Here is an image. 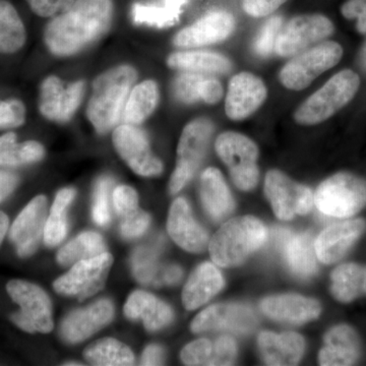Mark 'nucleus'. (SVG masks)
<instances>
[{
    "instance_id": "27",
    "label": "nucleus",
    "mask_w": 366,
    "mask_h": 366,
    "mask_svg": "<svg viewBox=\"0 0 366 366\" xmlns=\"http://www.w3.org/2000/svg\"><path fill=\"white\" fill-rule=\"evenodd\" d=\"M199 197L204 211L214 221H221L230 215L235 204L222 173L209 167L199 178Z\"/></svg>"
},
{
    "instance_id": "32",
    "label": "nucleus",
    "mask_w": 366,
    "mask_h": 366,
    "mask_svg": "<svg viewBox=\"0 0 366 366\" xmlns=\"http://www.w3.org/2000/svg\"><path fill=\"white\" fill-rule=\"evenodd\" d=\"M158 101L159 89L156 81L150 79L134 86L129 94L122 112L124 124H142L154 112Z\"/></svg>"
},
{
    "instance_id": "7",
    "label": "nucleus",
    "mask_w": 366,
    "mask_h": 366,
    "mask_svg": "<svg viewBox=\"0 0 366 366\" xmlns=\"http://www.w3.org/2000/svg\"><path fill=\"white\" fill-rule=\"evenodd\" d=\"M215 149L238 189L247 192L257 187L259 149L254 141L238 132H226L217 137Z\"/></svg>"
},
{
    "instance_id": "50",
    "label": "nucleus",
    "mask_w": 366,
    "mask_h": 366,
    "mask_svg": "<svg viewBox=\"0 0 366 366\" xmlns=\"http://www.w3.org/2000/svg\"><path fill=\"white\" fill-rule=\"evenodd\" d=\"M357 30L360 33H366V0H362L360 14L357 18Z\"/></svg>"
},
{
    "instance_id": "34",
    "label": "nucleus",
    "mask_w": 366,
    "mask_h": 366,
    "mask_svg": "<svg viewBox=\"0 0 366 366\" xmlns=\"http://www.w3.org/2000/svg\"><path fill=\"white\" fill-rule=\"evenodd\" d=\"M85 360L92 365H134L136 358L131 348L112 338L101 339L84 351Z\"/></svg>"
},
{
    "instance_id": "29",
    "label": "nucleus",
    "mask_w": 366,
    "mask_h": 366,
    "mask_svg": "<svg viewBox=\"0 0 366 366\" xmlns=\"http://www.w3.org/2000/svg\"><path fill=\"white\" fill-rule=\"evenodd\" d=\"M113 206L120 219V231L127 239H134L146 232L151 218L139 208L136 190L127 185H119L112 194Z\"/></svg>"
},
{
    "instance_id": "11",
    "label": "nucleus",
    "mask_w": 366,
    "mask_h": 366,
    "mask_svg": "<svg viewBox=\"0 0 366 366\" xmlns=\"http://www.w3.org/2000/svg\"><path fill=\"white\" fill-rule=\"evenodd\" d=\"M264 194L274 215L287 221L297 215H307L315 204L312 189L293 182L279 170H271L264 179Z\"/></svg>"
},
{
    "instance_id": "35",
    "label": "nucleus",
    "mask_w": 366,
    "mask_h": 366,
    "mask_svg": "<svg viewBox=\"0 0 366 366\" xmlns=\"http://www.w3.org/2000/svg\"><path fill=\"white\" fill-rule=\"evenodd\" d=\"M76 197L74 189L59 190L55 197L49 217L46 221L44 242L47 247H54L66 238L67 233L66 212Z\"/></svg>"
},
{
    "instance_id": "31",
    "label": "nucleus",
    "mask_w": 366,
    "mask_h": 366,
    "mask_svg": "<svg viewBox=\"0 0 366 366\" xmlns=\"http://www.w3.org/2000/svg\"><path fill=\"white\" fill-rule=\"evenodd\" d=\"M167 64L182 71L208 74H227L232 69L230 60L216 52H175L168 57Z\"/></svg>"
},
{
    "instance_id": "6",
    "label": "nucleus",
    "mask_w": 366,
    "mask_h": 366,
    "mask_svg": "<svg viewBox=\"0 0 366 366\" xmlns=\"http://www.w3.org/2000/svg\"><path fill=\"white\" fill-rule=\"evenodd\" d=\"M342 55L343 49L338 43L332 41L320 43L289 60L281 69L279 79L289 90H305L322 72L336 66Z\"/></svg>"
},
{
    "instance_id": "4",
    "label": "nucleus",
    "mask_w": 366,
    "mask_h": 366,
    "mask_svg": "<svg viewBox=\"0 0 366 366\" xmlns=\"http://www.w3.org/2000/svg\"><path fill=\"white\" fill-rule=\"evenodd\" d=\"M360 83V76L350 69L338 72L298 107L295 122L314 125L329 119L352 100Z\"/></svg>"
},
{
    "instance_id": "28",
    "label": "nucleus",
    "mask_w": 366,
    "mask_h": 366,
    "mask_svg": "<svg viewBox=\"0 0 366 366\" xmlns=\"http://www.w3.org/2000/svg\"><path fill=\"white\" fill-rule=\"evenodd\" d=\"M124 315L132 320H142L148 331L163 329L173 320L169 305L146 291H134L124 305Z\"/></svg>"
},
{
    "instance_id": "15",
    "label": "nucleus",
    "mask_w": 366,
    "mask_h": 366,
    "mask_svg": "<svg viewBox=\"0 0 366 366\" xmlns=\"http://www.w3.org/2000/svg\"><path fill=\"white\" fill-rule=\"evenodd\" d=\"M47 221V199L44 196L34 197L9 230V239L21 257L32 255L39 247Z\"/></svg>"
},
{
    "instance_id": "22",
    "label": "nucleus",
    "mask_w": 366,
    "mask_h": 366,
    "mask_svg": "<svg viewBox=\"0 0 366 366\" xmlns=\"http://www.w3.org/2000/svg\"><path fill=\"white\" fill-rule=\"evenodd\" d=\"M365 228L366 223L361 219L329 226L315 240L317 259L324 264L338 262L363 234Z\"/></svg>"
},
{
    "instance_id": "45",
    "label": "nucleus",
    "mask_w": 366,
    "mask_h": 366,
    "mask_svg": "<svg viewBox=\"0 0 366 366\" xmlns=\"http://www.w3.org/2000/svg\"><path fill=\"white\" fill-rule=\"evenodd\" d=\"M31 9L43 18H52L64 13L74 4V0H26Z\"/></svg>"
},
{
    "instance_id": "38",
    "label": "nucleus",
    "mask_w": 366,
    "mask_h": 366,
    "mask_svg": "<svg viewBox=\"0 0 366 366\" xmlns=\"http://www.w3.org/2000/svg\"><path fill=\"white\" fill-rule=\"evenodd\" d=\"M25 41V26L18 11L6 0H0V53L16 52Z\"/></svg>"
},
{
    "instance_id": "3",
    "label": "nucleus",
    "mask_w": 366,
    "mask_h": 366,
    "mask_svg": "<svg viewBox=\"0 0 366 366\" xmlns=\"http://www.w3.org/2000/svg\"><path fill=\"white\" fill-rule=\"evenodd\" d=\"M268 239L266 226L252 216L231 219L217 231L209 243L212 261L228 268L244 262Z\"/></svg>"
},
{
    "instance_id": "52",
    "label": "nucleus",
    "mask_w": 366,
    "mask_h": 366,
    "mask_svg": "<svg viewBox=\"0 0 366 366\" xmlns=\"http://www.w3.org/2000/svg\"><path fill=\"white\" fill-rule=\"evenodd\" d=\"M361 60H362L363 66L366 69V43L365 47H363L362 52H361Z\"/></svg>"
},
{
    "instance_id": "13",
    "label": "nucleus",
    "mask_w": 366,
    "mask_h": 366,
    "mask_svg": "<svg viewBox=\"0 0 366 366\" xmlns=\"http://www.w3.org/2000/svg\"><path fill=\"white\" fill-rule=\"evenodd\" d=\"M113 144L120 157L141 177H157L163 164L151 151L148 137L136 125L122 124L114 129Z\"/></svg>"
},
{
    "instance_id": "47",
    "label": "nucleus",
    "mask_w": 366,
    "mask_h": 366,
    "mask_svg": "<svg viewBox=\"0 0 366 366\" xmlns=\"http://www.w3.org/2000/svg\"><path fill=\"white\" fill-rule=\"evenodd\" d=\"M223 97V88L220 81L213 76H207L202 86V101L207 104H216Z\"/></svg>"
},
{
    "instance_id": "30",
    "label": "nucleus",
    "mask_w": 366,
    "mask_h": 366,
    "mask_svg": "<svg viewBox=\"0 0 366 366\" xmlns=\"http://www.w3.org/2000/svg\"><path fill=\"white\" fill-rule=\"evenodd\" d=\"M224 287V278L215 264H199L182 291V303L187 310H194L208 302Z\"/></svg>"
},
{
    "instance_id": "48",
    "label": "nucleus",
    "mask_w": 366,
    "mask_h": 366,
    "mask_svg": "<svg viewBox=\"0 0 366 366\" xmlns=\"http://www.w3.org/2000/svg\"><path fill=\"white\" fill-rule=\"evenodd\" d=\"M165 360V352L162 347L150 345L144 349L142 355V365H162Z\"/></svg>"
},
{
    "instance_id": "53",
    "label": "nucleus",
    "mask_w": 366,
    "mask_h": 366,
    "mask_svg": "<svg viewBox=\"0 0 366 366\" xmlns=\"http://www.w3.org/2000/svg\"><path fill=\"white\" fill-rule=\"evenodd\" d=\"M66 365H79V363H66Z\"/></svg>"
},
{
    "instance_id": "36",
    "label": "nucleus",
    "mask_w": 366,
    "mask_h": 366,
    "mask_svg": "<svg viewBox=\"0 0 366 366\" xmlns=\"http://www.w3.org/2000/svg\"><path fill=\"white\" fill-rule=\"evenodd\" d=\"M104 252H107L102 236L96 232H84L59 249L57 262L62 266H71Z\"/></svg>"
},
{
    "instance_id": "14",
    "label": "nucleus",
    "mask_w": 366,
    "mask_h": 366,
    "mask_svg": "<svg viewBox=\"0 0 366 366\" xmlns=\"http://www.w3.org/2000/svg\"><path fill=\"white\" fill-rule=\"evenodd\" d=\"M257 325L254 310L238 303L212 305L197 315L190 327L194 333L226 331L234 334H249Z\"/></svg>"
},
{
    "instance_id": "44",
    "label": "nucleus",
    "mask_w": 366,
    "mask_h": 366,
    "mask_svg": "<svg viewBox=\"0 0 366 366\" xmlns=\"http://www.w3.org/2000/svg\"><path fill=\"white\" fill-rule=\"evenodd\" d=\"M25 117V106L21 101H0V129L20 127Z\"/></svg>"
},
{
    "instance_id": "19",
    "label": "nucleus",
    "mask_w": 366,
    "mask_h": 366,
    "mask_svg": "<svg viewBox=\"0 0 366 366\" xmlns=\"http://www.w3.org/2000/svg\"><path fill=\"white\" fill-rule=\"evenodd\" d=\"M114 315V305L109 300H101L90 307L71 312L62 322L60 335L69 344H78L107 326Z\"/></svg>"
},
{
    "instance_id": "40",
    "label": "nucleus",
    "mask_w": 366,
    "mask_h": 366,
    "mask_svg": "<svg viewBox=\"0 0 366 366\" xmlns=\"http://www.w3.org/2000/svg\"><path fill=\"white\" fill-rule=\"evenodd\" d=\"M187 0H165L163 6H144L136 4L132 6V19L136 24L164 28L172 26L179 19L183 4Z\"/></svg>"
},
{
    "instance_id": "21",
    "label": "nucleus",
    "mask_w": 366,
    "mask_h": 366,
    "mask_svg": "<svg viewBox=\"0 0 366 366\" xmlns=\"http://www.w3.org/2000/svg\"><path fill=\"white\" fill-rule=\"evenodd\" d=\"M167 230L175 243L187 252L199 254L208 247V232L197 222L189 204L182 197L171 206Z\"/></svg>"
},
{
    "instance_id": "51",
    "label": "nucleus",
    "mask_w": 366,
    "mask_h": 366,
    "mask_svg": "<svg viewBox=\"0 0 366 366\" xmlns=\"http://www.w3.org/2000/svg\"><path fill=\"white\" fill-rule=\"evenodd\" d=\"M9 224V218L4 212L0 211V245L6 237Z\"/></svg>"
},
{
    "instance_id": "12",
    "label": "nucleus",
    "mask_w": 366,
    "mask_h": 366,
    "mask_svg": "<svg viewBox=\"0 0 366 366\" xmlns=\"http://www.w3.org/2000/svg\"><path fill=\"white\" fill-rule=\"evenodd\" d=\"M333 32V23L322 14L297 16L282 26L274 51L282 57L295 56Z\"/></svg>"
},
{
    "instance_id": "41",
    "label": "nucleus",
    "mask_w": 366,
    "mask_h": 366,
    "mask_svg": "<svg viewBox=\"0 0 366 366\" xmlns=\"http://www.w3.org/2000/svg\"><path fill=\"white\" fill-rule=\"evenodd\" d=\"M207 76L197 72H183L173 81L172 90L180 102L192 104L202 100V86Z\"/></svg>"
},
{
    "instance_id": "17",
    "label": "nucleus",
    "mask_w": 366,
    "mask_h": 366,
    "mask_svg": "<svg viewBox=\"0 0 366 366\" xmlns=\"http://www.w3.org/2000/svg\"><path fill=\"white\" fill-rule=\"evenodd\" d=\"M267 96V86L259 76L250 72H239L229 83L226 115L232 120L245 119L261 107Z\"/></svg>"
},
{
    "instance_id": "8",
    "label": "nucleus",
    "mask_w": 366,
    "mask_h": 366,
    "mask_svg": "<svg viewBox=\"0 0 366 366\" xmlns=\"http://www.w3.org/2000/svg\"><path fill=\"white\" fill-rule=\"evenodd\" d=\"M213 134V122L207 118H197L184 127L178 144L177 167L170 179L171 194L180 192L199 169Z\"/></svg>"
},
{
    "instance_id": "33",
    "label": "nucleus",
    "mask_w": 366,
    "mask_h": 366,
    "mask_svg": "<svg viewBox=\"0 0 366 366\" xmlns=\"http://www.w3.org/2000/svg\"><path fill=\"white\" fill-rule=\"evenodd\" d=\"M332 295L341 302H351L366 295V268L356 264L338 267L332 274Z\"/></svg>"
},
{
    "instance_id": "43",
    "label": "nucleus",
    "mask_w": 366,
    "mask_h": 366,
    "mask_svg": "<svg viewBox=\"0 0 366 366\" xmlns=\"http://www.w3.org/2000/svg\"><path fill=\"white\" fill-rule=\"evenodd\" d=\"M113 182L104 177L98 180L94 194L93 219L99 226H106L110 222L109 194Z\"/></svg>"
},
{
    "instance_id": "46",
    "label": "nucleus",
    "mask_w": 366,
    "mask_h": 366,
    "mask_svg": "<svg viewBox=\"0 0 366 366\" xmlns=\"http://www.w3.org/2000/svg\"><path fill=\"white\" fill-rule=\"evenodd\" d=\"M287 0H242L245 13L254 18H264L276 11Z\"/></svg>"
},
{
    "instance_id": "26",
    "label": "nucleus",
    "mask_w": 366,
    "mask_h": 366,
    "mask_svg": "<svg viewBox=\"0 0 366 366\" xmlns=\"http://www.w3.org/2000/svg\"><path fill=\"white\" fill-rule=\"evenodd\" d=\"M235 341L222 336L215 341L199 339L182 349L180 357L187 365H232L235 361Z\"/></svg>"
},
{
    "instance_id": "25",
    "label": "nucleus",
    "mask_w": 366,
    "mask_h": 366,
    "mask_svg": "<svg viewBox=\"0 0 366 366\" xmlns=\"http://www.w3.org/2000/svg\"><path fill=\"white\" fill-rule=\"evenodd\" d=\"M360 343L352 327L340 325L330 330L324 338L319 360L322 366L352 365L360 357Z\"/></svg>"
},
{
    "instance_id": "1",
    "label": "nucleus",
    "mask_w": 366,
    "mask_h": 366,
    "mask_svg": "<svg viewBox=\"0 0 366 366\" xmlns=\"http://www.w3.org/2000/svg\"><path fill=\"white\" fill-rule=\"evenodd\" d=\"M113 14L112 0H74L66 11L48 23L44 33L46 45L59 56L76 54L109 29Z\"/></svg>"
},
{
    "instance_id": "42",
    "label": "nucleus",
    "mask_w": 366,
    "mask_h": 366,
    "mask_svg": "<svg viewBox=\"0 0 366 366\" xmlns=\"http://www.w3.org/2000/svg\"><path fill=\"white\" fill-rule=\"evenodd\" d=\"M282 25H283V19L281 16H272L262 25L254 43V50L257 54L262 57L272 54Z\"/></svg>"
},
{
    "instance_id": "37",
    "label": "nucleus",
    "mask_w": 366,
    "mask_h": 366,
    "mask_svg": "<svg viewBox=\"0 0 366 366\" xmlns=\"http://www.w3.org/2000/svg\"><path fill=\"white\" fill-rule=\"evenodd\" d=\"M44 148L35 141L16 144V136L9 132L0 137V165L20 166L34 163L44 157Z\"/></svg>"
},
{
    "instance_id": "9",
    "label": "nucleus",
    "mask_w": 366,
    "mask_h": 366,
    "mask_svg": "<svg viewBox=\"0 0 366 366\" xmlns=\"http://www.w3.org/2000/svg\"><path fill=\"white\" fill-rule=\"evenodd\" d=\"M6 291L21 307L20 312L11 315L16 326L28 333L47 334L52 331L51 301L42 288L31 282L11 280L7 283Z\"/></svg>"
},
{
    "instance_id": "10",
    "label": "nucleus",
    "mask_w": 366,
    "mask_h": 366,
    "mask_svg": "<svg viewBox=\"0 0 366 366\" xmlns=\"http://www.w3.org/2000/svg\"><path fill=\"white\" fill-rule=\"evenodd\" d=\"M113 264L112 255L104 252L92 259L74 264L64 276L53 284L54 290L62 296L79 301L97 295L104 287Z\"/></svg>"
},
{
    "instance_id": "49",
    "label": "nucleus",
    "mask_w": 366,
    "mask_h": 366,
    "mask_svg": "<svg viewBox=\"0 0 366 366\" xmlns=\"http://www.w3.org/2000/svg\"><path fill=\"white\" fill-rule=\"evenodd\" d=\"M19 177L11 172L0 170V203L16 189Z\"/></svg>"
},
{
    "instance_id": "39",
    "label": "nucleus",
    "mask_w": 366,
    "mask_h": 366,
    "mask_svg": "<svg viewBox=\"0 0 366 366\" xmlns=\"http://www.w3.org/2000/svg\"><path fill=\"white\" fill-rule=\"evenodd\" d=\"M132 269L134 278L147 286L165 285L166 266L159 264L156 247H142L132 255Z\"/></svg>"
},
{
    "instance_id": "20",
    "label": "nucleus",
    "mask_w": 366,
    "mask_h": 366,
    "mask_svg": "<svg viewBox=\"0 0 366 366\" xmlns=\"http://www.w3.org/2000/svg\"><path fill=\"white\" fill-rule=\"evenodd\" d=\"M274 240L286 264L296 276L310 278L317 273V252L312 234H292L285 229H276Z\"/></svg>"
},
{
    "instance_id": "23",
    "label": "nucleus",
    "mask_w": 366,
    "mask_h": 366,
    "mask_svg": "<svg viewBox=\"0 0 366 366\" xmlns=\"http://www.w3.org/2000/svg\"><path fill=\"white\" fill-rule=\"evenodd\" d=\"M261 308L272 320L295 325L317 319L322 310L317 300L296 295L269 296L262 301Z\"/></svg>"
},
{
    "instance_id": "2",
    "label": "nucleus",
    "mask_w": 366,
    "mask_h": 366,
    "mask_svg": "<svg viewBox=\"0 0 366 366\" xmlns=\"http://www.w3.org/2000/svg\"><path fill=\"white\" fill-rule=\"evenodd\" d=\"M136 79L134 67L119 66L103 72L94 81L86 114L99 134L112 131L119 122Z\"/></svg>"
},
{
    "instance_id": "16",
    "label": "nucleus",
    "mask_w": 366,
    "mask_h": 366,
    "mask_svg": "<svg viewBox=\"0 0 366 366\" xmlns=\"http://www.w3.org/2000/svg\"><path fill=\"white\" fill-rule=\"evenodd\" d=\"M84 93L85 83L83 81L66 86L57 76H49L41 86L40 112L53 122H67L78 109Z\"/></svg>"
},
{
    "instance_id": "18",
    "label": "nucleus",
    "mask_w": 366,
    "mask_h": 366,
    "mask_svg": "<svg viewBox=\"0 0 366 366\" xmlns=\"http://www.w3.org/2000/svg\"><path fill=\"white\" fill-rule=\"evenodd\" d=\"M235 26L234 16L228 11H211L178 32L173 44L182 48L216 44L230 37Z\"/></svg>"
},
{
    "instance_id": "5",
    "label": "nucleus",
    "mask_w": 366,
    "mask_h": 366,
    "mask_svg": "<svg viewBox=\"0 0 366 366\" xmlns=\"http://www.w3.org/2000/svg\"><path fill=\"white\" fill-rule=\"evenodd\" d=\"M314 199L325 215L349 218L366 206V182L349 173H338L320 183Z\"/></svg>"
},
{
    "instance_id": "24",
    "label": "nucleus",
    "mask_w": 366,
    "mask_h": 366,
    "mask_svg": "<svg viewBox=\"0 0 366 366\" xmlns=\"http://www.w3.org/2000/svg\"><path fill=\"white\" fill-rule=\"evenodd\" d=\"M259 352L267 365H296L305 349V342L300 334H274L262 332L257 339Z\"/></svg>"
}]
</instances>
